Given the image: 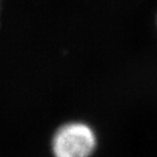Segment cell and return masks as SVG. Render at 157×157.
Wrapping results in <instances>:
<instances>
[{
    "instance_id": "1",
    "label": "cell",
    "mask_w": 157,
    "mask_h": 157,
    "mask_svg": "<svg viewBox=\"0 0 157 157\" xmlns=\"http://www.w3.org/2000/svg\"><path fill=\"white\" fill-rule=\"evenodd\" d=\"M97 145V137L88 124L68 122L55 132L52 141L55 157H90Z\"/></svg>"
},
{
    "instance_id": "2",
    "label": "cell",
    "mask_w": 157,
    "mask_h": 157,
    "mask_svg": "<svg viewBox=\"0 0 157 157\" xmlns=\"http://www.w3.org/2000/svg\"><path fill=\"white\" fill-rule=\"evenodd\" d=\"M0 10H1V0H0Z\"/></svg>"
}]
</instances>
